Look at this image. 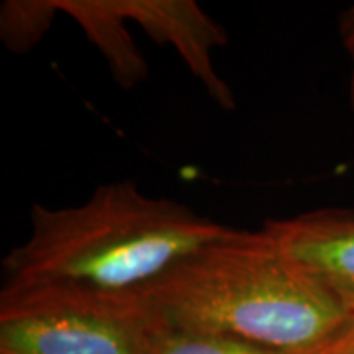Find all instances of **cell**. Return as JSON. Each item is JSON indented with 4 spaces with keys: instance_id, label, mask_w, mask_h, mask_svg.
<instances>
[{
    "instance_id": "obj_1",
    "label": "cell",
    "mask_w": 354,
    "mask_h": 354,
    "mask_svg": "<svg viewBox=\"0 0 354 354\" xmlns=\"http://www.w3.org/2000/svg\"><path fill=\"white\" fill-rule=\"evenodd\" d=\"M171 199L148 197L134 181L106 183L77 207H32V234L2 262L0 295L73 291L144 295L179 262L230 236Z\"/></svg>"
},
{
    "instance_id": "obj_2",
    "label": "cell",
    "mask_w": 354,
    "mask_h": 354,
    "mask_svg": "<svg viewBox=\"0 0 354 354\" xmlns=\"http://www.w3.org/2000/svg\"><path fill=\"white\" fill-rule=\"evenodd\" d=\"M146 297L177 327L291 354L317 346L348 319L329 288L262 228H236L191 254Z\"/></svg>"
},
{
    "instance_id": "obj_3",
    "label": "cell",
    "mask_w": 354,
    "mask_h": 354,
    "mask_svg": "<svg viewBox=\"0 0 354 354\" xmlns=\"http://www.w3.org/2000/svg\"><path fill=\"white\" fill-rule=\"evenodd\" d=\"M156 317L144 295H0V354H146Z\"/></svg>"
},
{
    "instance_id": "obj_4",
    "label": "cell",
    "mask_w": 354,
    "mask_h": 354,
    "mask_svg": "<svg viewBox=\"0 0 354 354\" xmlns=\"http://www.w3.org/2000/svg\"><path fill=\"white\" fill-rule=\"evenodd\" d=\"M262 230L354 315V209H317L274 218Z\"/></svg>"
},
{
    "instance_id": "obj_5",
    "label": "cell",
    "mask_w": 354,
    "mask_h": 354,
    "mask_svg": "<svg viewBox=\"0 0 354 354\" xmlns=\"http://www.w3.org/2000/svg\"><path fill=\"white\" fill-rule=\"evenodd\" d=\"M124 16L138 18L142 26L152 32V36L164 41H171L191 71L201 79V83L211 93L221 106L234 109V99L230 88L216 77L209 50L227 44V34L213 24L199 10L195 2H118Z\"/></svg>"
},
{
    "instance_id": "obj_6",
    "label": "cell",
    "mask_w": 354,
    "mask_h": 354,
    "mask_svg": "<svg viewBox=\"0 0 354 354\" xmlns=\"http://www.w3.org/2000/svg\"><path fill=\"white\" fill-rule=\"evenodd\" d=\"M158 313V311H156ZM146 354H291L239 341L225 335L199 333L169 323L158 313Z\"/></svg>"
},
{
    "instance_id": "obj_7",
    "label": "cell",
    "mask_w": 354,
    "mask_h": 354,
    "mask_svg": "<svg viewBox=\"0 0 354 354\" xmlns=\"http://www.w3.org/2000/svg\"><path fill=\"white\" fill-rule=\"evenodd\" d=\"M297 354H354V315H348L341 327L325 341Z\"/></svg>"
},
{
    "instance_id": "obj_8",
    "label": "cell",
    "mask_w": 354,
    "mask_h": 354,
    "mask_svg": "<svg viewBox=\"0 0 354 354\" xmlns=\"http://www.w3.org/2000/svg\"><path fill=\"white\" fill-rule=\"evenodd\" d=\"M339 30H341L342 46L351 57V83H348V101H351V109L354 113V6L346 8L341 14L339 20Z\"/></svg>"
}]
</instances>
